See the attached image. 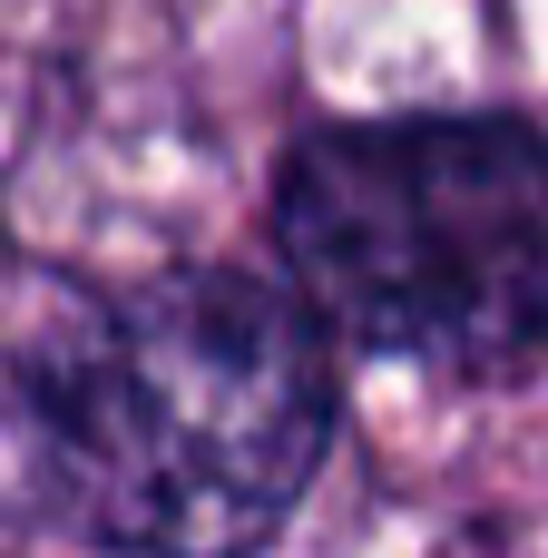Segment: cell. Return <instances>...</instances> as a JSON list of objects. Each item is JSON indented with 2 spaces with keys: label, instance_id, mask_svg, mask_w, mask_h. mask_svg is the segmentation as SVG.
<instances>
[{
  "label": "cell",
  "instance_id": "obj_1",
  "mask_svg": "<svg viewBox=\"0 0 548 558\" xmlns=\"http://www.w3.org/2000/svg\"><path fill=\"white\" fill-rule=\"evenodd\" d=\"M29 432L59 510L108 549L245 558L314 490L333 373L284 294L167 275L49 353Z\"/></svg>",
  "mask_w": 548,
  "mask_h": 558
},
{
  "label": "cell",
  "instance_id": "obj_2",
  "mask_svg": "<svg viewBox=\"0 0 548 558\" xmlns=\"http://www.w3.org/2000/svg\"><path fill=\"white\" fill-rule=\"evenodd\" d=\"M284 255L353 343L500 363L548 333V137L520 118L333 128L284 167Z\"/></svg>",
  "mask_w": 548,
  "mask_h": 558
}]
</instances>
